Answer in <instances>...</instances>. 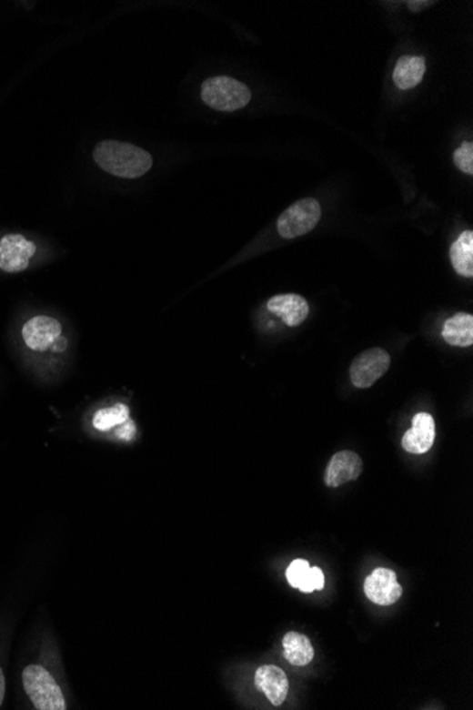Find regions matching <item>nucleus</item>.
<instances>
[{"instance_id": "obj_1", "label": "nucleus", "mask_w": 473, "mask_h": 710, "mask_svg": "<svg viewBox=\"0 0 473 710\" xmlns=\"http://www.w3.org/2000/svg\"><path fill=\"white\" fill-rule=\"evenodd\" d=\"M93 157L101 169L124 179L144 177L154 165L151 154L142 147L111 139L98 142L94 147Z\"/></svg>"}, {"instance_id": "obj_2", "label": "nucleus", "mask_w": 473, "mask_h": 710, "mask_svg": "<svg viewBox=\"0 0 473 710\" xmlns=\"http://www.w3.org/2000/svg\"><path fill=\"white\" fill-rule=\"evenodd\" d=\"M23 688L35 709L65 710L67 701L55 676L39 664H32L23 669Z\"/></svg>"}, {"instance_id": "obj_3", "label": "nucleus", "mask_w": 473, "mask_h": 710, "mask_svg": "<svg viewBox=\"0 0 473 710\" xmlns=\"http://www.w3.org/2000/svg\"><path fill=\"white\" fill-rule=\"evenodd\" d=\"M202 99L216 111L233 112L251 101V91L246 84L227 76L207 78L202 86Z\"/></svg>"}, {"instance_id": "obj_4", "label": "nucleus", "mask_w": 473, "mask_h": 710, "mask_svg": "<svg viewBox=\"0 0 473 710\" xmlns=\"http://www.w3.org/2000/svg\"><path fill=\"white\" fill-rule=\"evenodd\" d=\"M320 216H322V208L317 198H302L279 216L277 223L279 236L284 238L305 236L317 228Z\"/></svg>"}, {"instance_id": "obj_5", "label": "nucleus", "mask_w": 473, "mask_h": 710, "mask_svg": "<svg viewBox=\"0 0 473 710\" xmlns=\"http://www.w3.org/2000/svg\"><path fill=\"white\" fill-rule=\"evenodd\" d=\"M391 359L384 349H368L360 353L350 366V380L358 389H368L387 373Z\"/></svg>"}, {"instance_id": "obj_6", "label": "nucleus", "mask_w": 473, "mask_h": 710, "mask_svg": "<svg viewBox=\"0 0 473 710\" xmlns=\"http://www.w3.org/2000/svg\"><path fill=\"white\" fill-rule=\"evenodd\" d=\"M37 247L22 234H6L0 240V269L7 274L25 271Z\"/></svg>"}, {"instance_id": "obj_7", "label": "nucleus", "mask_w": 473, "mask_h": 710, "mask_svg": "<svg viewBox=\"0 0 473 710\" xmlns=\"http://www.w3.org/2000/svg\"><path fill=\"white\" fill-rule=\"evenodd\" d=\"M61 336V323L52 317L39 315L27 320L22 328V338L27 348L45 352L55 346Z\"/></svg>"}, {"instance_id": "obj_8", "label": "nucleus", "mask_w": 473, "mask_h": 710, "mask_svg": "<svg viewBox=\"0 0 473 710\" xmlns=\"http://www.w3.org/2000/svg\"><path fill=\"white\" fill-rule=\"evenodd\" d=\"M365 593L370 602L377 605H391L403 595V587L390 569H376L365 582Z\"/></svg>"}, {"instance_id": "obj_9", "label": "nucleus", "mask_w": 473, "mask_h": 710, "mask_svg": "<svg viewBox=\"0 0 473 710\" xmlns=\"http://www.w3.org/2000/svg\"><path fill=\"white\" fill-rule=\"evenodd\" d=\"M363 471L362 458L353 451H340L333 455L325 472V483L337 488L343 483L357 480Z\"/></svg>"}, {"instance_id": "obj_10", "label": "nucleus", "mask_w": 473, "mask_h": 710, "mask_svg": "<svg viewBox=\"0 0 473 710\" xmlns=\"http://www.w3.org/2000/svg\"><path fill=\"white\" fill-rule=\"evenodd\" d=\"M256 686L268 697L274 706H281L288 696V678L285 672L276 665H263L257 669Z\"/></svg>"}, {"instance_id": "obj_11", "label": "nucleus", "mask_w": 473, "mask_h": 710, "mask_svg": "<svg viewBox=\"0 0 473 710\" xmlns=\"http://www.w3.org/2000/svg\"><path fill=\"white\" fill-rule=\"evenodd\" d=\"M435 440V422L431 414L418 413L414 416L413 427L404 434V450L409 454H426L431 450Z\"/></svg>"}, {"instance_id": "obj_12", "label": "nucleus", "mask_w": 473, "mask_h": 710, "mask_svg": "<svg viewBox=\"0 0 473 710\" xmlns=\"http://www.w3.org/2000/svg\"><path fill=\"white\" fill-rule=\"evenodd\" d=\"M268 309L272 314L278 315L288 327H299L309 314L307 299L297 294L272 297L268 301Z\"/></svg>"}, {"instance_id": "obj_13", "label": "nucleus", "mask_w": 473, "mask_h": 710, "mask_svg": "<svg viewBox=\"0 0 473 710\" xmlns=\"http://www.w3.org/2000/svg\"><path fill=\"white\" fill-rule=\"evenodd\" d=\"M426 74V60L418 56H403L397 61L393 80L400 90H411L421 83Z\"/></svg>"}, {"instance_id": "obj_14", "label": "nucleus", "mask_w": 473, "mask_h": 710, "mask_svg": "<svg viewBox=\"0 0 473 710\" xmlns=\"http://www.w3.org/2000/svg\"><path fill=\"white\" fill-rule=\"evenodd\" d=\"M442 338L448 345L468 348L473 345V317L465 312L454 315L445 322Z\"/></svg>"}, {"instance_id": "obj_15", "label": "nucleus", "mask_w": 473, "mask_h": 710, "mask_svg": "<svg viewBox=\"0 0 473 710\" xmlns=\"http://www.w3.org/2000/svg\"><path fill=\"white\" fill-rule=\"evenodd\" d=\"M282 648H284L285 659L292 665H307L315 656L314 646L310 644L309 638L295 631L285 635Z\"/></svg>"}, {"instance_id": "obj_16", "label": "nucleus", "mask_w": 473, "mask_h": 710, "mask_svg": "<svg viewBox=\"0 0 473 710\" xmlns=\"http://www.w3.org/2000/svg\"><path fill=\"white\" fill-rule=\"evenodd\" d=\"M451 263L455 271L462 277H473V233L470 230L464 231L458 237L457 241L451 246L449 251Z\"/></svg>"}, {"instance_id": "obj_17", "label": "nucleus", "mask_w": 473, "mask_h": 710, "mask_svg": "<svg viewBox=\"0 0 473 710\" xmlns=\"http://www.w3.org/2000/svg\"><path fill=\"white\" fill-rule=\"evenodd\" d=\"M129 421V407L124 403L116 404V406L106 407L99 410L93 419L94 429L99 431H109L114 427L124 426Z\"/></svg>"}, {"instance_id": "obj_18", "label": "nucleus", "mask_w": 473, "mask_h": 710, "mask_svg": "<svg viewBox=\"0 0 473 710\" xmlns=\"http://www.w3.org/2000/svg\"><path fill=\"white\" fill-rule=\"evenodd\" d=\"M454 162L460 172L473 175V144L464 142L454 154Z\"/></svg>"}, {"instance_id": "obj_19", "label": "nucleus", "mask_w": 473, "mask_h": 710, "mask_svg": "<svg viewBox=\"0 0 473 710\" xmlns=\"http://www.w3.org/2000/svg\"><path fill=\"white\" fill-rule=\"evenodd\" d=\"M325 587V576L319 567H309L307 576L302 580L297 589L304 593H312L315 590H322Z\"/></svg>"}, {"instance_id": "obj_20", "label": "nucleus", "mask_w": 473, "mask_h": 710, "mask_svg": "<svg viewBox=\"0 0 473 710\" xmlns=\"http://www.w3.org/2000/svg\"><path fill=\"white\" fill-rule=\"evenodd\" d=\"M309 567V563H307V560H294V562L289 564L288 570H287V579H288L289 584H291L292 587H295V589H297L299 584H301L302 580H304V577L307 576Z\"/></svg>"}, {"instance_id": "obj_21", "label": "nucleus", "mask_w": 473, "mask_h": 710, "mask_svg": "<svg viewBox=\"0 0 473 710\" xmlns=\"http://www.w3.org/2000/svg\"><path fill=\"white\" fill-rule=\"evenodd\" d=\"M5 692H6V681H5L4 671L0 668V706L4 704Z\"/></svg>"}, {"instance_id": "obj_22", "label": "nucleus", "mask_w": 473, "mask_h": 710, "mask_svg": "<svg viewBox=\"0 0 473 710\" xmlns=\"http://www.w3.org/2000/svg\"><path fill=\"white\" fill-rule=\"evenodd\" d=\"M424 6H429V2H408V7L411 10H421Z\"/></svg>"}]
</instances>
